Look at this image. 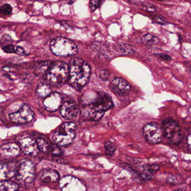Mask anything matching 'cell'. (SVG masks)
I'll return each instance as SVG.
<instances>
[{"mask_svg": "<svg viewBox=\"0 0 191 191\" xmlns=\"http://www.w3.org/2000/svg\"><path fill=\"white\" fill-rule=\"evenodd\" d=\"M34 114L29 106L24 104L19 110L11 113L8 117L12 122L19 124H28L33 120Z\"/></svg>", "mask_w": 191, "mask_h": 191, "instance_id": "obj_9", "label": "cell"}, {"mask_svg": "<svg viewBox=\"0 0 191 191\" xmlns=\"http://www.w3.org/2000/svg\"><path fill=\"white\" fill-rule=\"evenodd\" d=\"M36 94L40 98H46L52 93V89L48 83H40L36 88Z\"/></svg>", "mask_w": 191, "mask_h": 191, "instance_id": "obj_20", "label": "cell"}, {"mask_svg": "<svg viewBox=\"0 0 191 191\" xmlns=\"http://www.w3.org/2000/svg\"><path fill=\"white\" fill-rule=\"evenodd\" d=\"M78 127L75 123L65 122L59 126L53 134V140L58 146L67 147L75 138Z\"/></svg>", "mask_w": 191, "mask_h": 191, "instance_id": "obj_4", "label": "cell"}, {"mask_svg": "<svg viewBox=\"0 0 191 191\" xmlns=\"http://www.w3.org/2000/svg\"><path fill=\"white\" fill-rule=\"evenodd\" d=\"M17 179L22 184H29L34 180L35 167L29 160H22L17 166L16 175Z\"/></svg>", "mask_w": 191, "mask_h": 191, "instance_id": "obj_7", "label": "cell"}, {"mask_svg": "<svg viewBox=\"0 0 191 191\" xmlns=\"http://www.w3.org/2000/svg\"><path fill=\"white\" fill-rule=\"evenodd\" d=\"M143 133L145 140L150 144L159 143L164 138L162 127L156 122L146 124L143 128Z\"/></svg>", "mask_w": 191, "mask_h": 191, "instance_id": "obj_8", "label": "cell"}, {"mask_svg": "<svg viewBox=\"0 0 191 191\" xmlns=\"http://www.w3.org/2000/svg\"><path fill=\"white\" fill-rule=\"evenodd\" d=\"M109 87L113 93L118 97H125L129 94L131 87L123 78H113L110 81Z\"/></svg>", "mask_w": 191, "mask_h": 191, "instance_id": "obj_12", "label": "cell"}, {"mask_svg": "<svg viewBox=\"0 0 191 191\" xmlns=\"http://www.w3.org/2000/svg\"><path fill=\"white\" fill-rule=\"evenodd\" d=\"M15 53L21 56H26L28 54L26 53V52L25 51L24 49L22 48L20 46H16V52Z\"/></svg>", "mask_w": 191, "mask_h": 191, "instance_id": "obj_29", "label": "cell"}, {"mask_svg": "<svg viewBox=\"0 0 191 191\" xmlns=\"http://www.w3.org/2000/svg\"><path fill=\"white\" fill-rule=\"evenodd\" d=\"M159 56L160 57L163 59H165V60H167V61H169V60L171 59V58H170V57L169 55H168V54H159Z\"/></svg>", "mask_w": 191, "mask_h": 191, "instance_id": "obj_31", "label": "cell"}, {"mask_svg": "<svg viewBox=\"0 0 191 191\" xmlns=\"http://www.w3.org/2000/svg\"><path fill=\"white\" fill-rule=\"evenodd\" d=\"M19 188V185L17 183L10 180H2L0 182L1 191H17Z\"/></svg>", "mask_w": 191, "mask_h": 191, "instance_id": "obj_21", "label": "cell"}, {"mask_svg": "<svg viewBox=\"0 0 191 191\" xmlns=\"http://www.w3.org/2000/svg\"><path fill=\"white\" fill-rule=\"evenodd\" d=\"M153 19L158 24H165V22L164 20L161 18H160L159 16H155L154 17V18H153Z\"/></svg>", "mask_w": 191, "mask_h": 191, "instance_id": "obj_30", "label": "cell"}, {"mask_svg": "<svg viewBox=\"0 0 191 191\" xmlns=\"http://www.w3.org/2000/svg\"><path fill=\"white\" fill-rule=\"evenodd\" d=\"M17 166L14 162L0 163V180H9L15 176Z\"/></svg>", "mask_w": 191, "mask_h": 191, "instance_id": "obj_16", "label": "cell"}, {"mask_svg": "<svg viewBox=\"0 0 191 191\" xmlns=\"http://www.w3.org/2000/svg\"><path fill=\"white\" fill-rule=\"evenodd\" d=\"M59 185L62 191H83L87 189L83 181L71 175L62 178L59 181Z\"/></svg>", "mask_w": 191, "mask_h": 191, "instance_id": "obj_10", "label": "cell"}, {"mask_svg": "<svg viewBox=\"0 0 191 191\" xmlns=\"http://www.w3.org/2000/svg\"><path fill=\"white\" fill-rule=\"evenodd\" d=\"M164 137L168 143L178 145L182 140V131L177 122L172 118L165 119L162 124Z\"/></svg>", "mask_w": 191, "mask_h": 191, "instance_id": "obj_6", "label": "cell"}, {"mask_svg": "<svg viewBox=\"0 0 191 191\" xmlns=\"http://www.w3.org/2000/svg\"><path fill=\"white\" fill-rule=\"evenodd\" d=\"M3 50L7 53H15L16 46L13 44H9L3 47Z\"/></svg>", "mask_w": 191, "mask_h": 191, "instance_id": "obj_25", "label": "cell"}, {"mask_svg": "<svg viewBox=\"0 0 191 191\" xmlns=\"http://www.w3.org/2000/svg\"><path fill=\"white\" fill-rule=\"evenodd\" d=\"M36 141L39 150L55 155H60L62 154V150L56 143L49 142L42 138H38Z\"/></svg>", "mask_w": 191, "mask_h": 191, "instance_id": "obj_15", "label": "cell"}, {"mask_svg": "<svg viewBox=\"0 0 191 191\" xmlns=\"http://www.w3.org/2000/svg\"><path fill=\"white\" fill-rule=\"evenodd\" d=\"M18 143L20 148L25 154L30 156H36L39 153V148L37 141L33 137L24 136L19 138Z\"/></svg>", "mask_w": 191, "mask_h": 191, "instance_id": "obj_11", "label": "cell"}, {"mask_svg": "<svg viewBox=\"0 0 191 191\" xmlns=\"http://www.w3.org/2000/svg\"><path fill=\"white\" fill-rule=\"evenodd\" d=\"M68 83L77 90H81L88 83L90 76L89 65L80 58L75 57L69 62Z\"/></svg>", "mask_w": 191, "mask_h": 191, "instance_id": "obj_1", "label": "cell"}, {"mask_svg": "<svg viewBox=\"0 0 191 191\" xmlns=\"http://www.w3.org/2000/svg\"><path fill=\"white\" fill-rule=\"evenodd\" d=\"M20 151L19 146L15 143H7L0 147V154L6 158L18 156Z\"/></svg>", "mask_w": 191, "mask_h": 191, "instance_id": "obj_17", "label": "cell"}, {"mask_svg": "<svg viewBox=\"0 0 191 191\" xmlns=\"http://www.w3.org/2000/svg\"><path fill=\"white\" fill-rule=\"evenodd\" d=\"M98 75L100 78L102 79V80H107L109 77V72L108 70H100Z\"/></svg>", "mask_w": 191, "mask_h": 191, "instance_id": "obj_28", "label": "cell"}, {"mask_svg": "<svg viewBox=\"0 0 191 191\" xmlns=\"http://www.w3.org/2000/svg\"><path fill=\"white\" fill-rule=\"evenodd\" d=\"M63 103L62 95L57 92H52L45 98L43 102L44 109L50 112H54L58 110Z\"/></svg>", "mask_w": 191, "mask_h": 191, "instance_id": "obj_13", "label": "cell"}, {"mask_svg": "<svg viewBox=\"0 0 191 191\" xmlns=\"http://www.w3.org/2000/svg\"><path fill=\"white\" fill-rule=\"evenodd\" d=\"M114 49L116 52L121 54H132L135 52L134 48L127 43H117L114 46Z\"/></svg>", "mask_w": 191, "mask_h": 191, "instance_id": "obj_19", "label": "cell"}, {"mask_svg": "<svg viewBox=\"0 0 191 191\" xmlns=\"http://www.w3.org/2000/svg\"><path fill=\"white\" fill-rule=\"evenodd\" d=\"M143 8L145 10L150 12V13H155L156 8L155 6L150 3H145L143 5Z\"/></svg>", "mask_w": 191, "mask_h": 191, "instance_id": "obj_27", "label": "cell"}, {"mask_svg": "<svg viewBox=\"0 0 191 191\" xmlns=\"http://www.w3.org/2000/svg\"><path fill=\"white\" fill-rule=\"evenodd\" d=\"M188 147L189 148H190V146H191V144H190V142H191V136H190V135H189L188 137Z\"/></svg>", "mask_w": 191, "mask_h": 191, "instance_id": "obj_33", "label": "cell"}, {"mask_svg": "<svg viewBox=\"0 0 191 191\" xmlns=\"http://www.w3.org/2000/svg\"><path fill=\"white\" fill-rule=\"evenodd\" d=\"M103 0H92L90 3V8L92 12H94L99 7Z\"/></svg>", "mask_w": 191, "mask_h": 191, "instance_id": "obj_26", "label": "cell"}, {"mask_svg": "<svg viewBox=\"0 0 191 191\" xmlns=\"http://www.w3.org/2000/svg\"><path fill=\"white\" fill-rule=\"evenodd\" d=\"M59 174L55 170L46 169L41 174V179L44 182H56L59 180Z\"/></svg>", "mask_w": 191, "mask_h": 191, "instance_id": "obj_18", "label": "cell"}, {"mask_svg": "<svg viewBox=\"0 0 191 191\" xmlns=\"http://www.w3.org/2000/svg\"><path fill=\"white\" fill-rule=\"evenodd\" d=\"M105 153L107 155H112L116 150V146L111 141H108L105 143Z\"/></svg>", "mask_w": 191, "mask_h": 191, "instance_id": "obj_23", "label": "cell"}, {"mask_svg": "<svg viewBox=\"0 0 191 191\" xmlns=\"http://www.w3.org/2000/svg\"><path fill=\"white\" fill-rule=\"evenodd\" d=\"M112 100L110 97L104 93H99L95 94L93 99H90L89 102L83 103L85 113L88 118L98 121L102 118L107 110L112 108Z\"/></svg>", "mask_w": 191, "mask_h": 191, "instance_id": "obj_2", "label": "cell"}, {"mask_svg": "<svg viewBox=\"0 0 191 191\" xmlns=\"http://www.w3.org/2000/svg\"><path fill=\"white\" fill-rule=\"evenodd\" d=\"M69 68L65 62L56 61L51 63L45 73V80L49 85L58 86L64 83L68 78Z\"/></svg>", "mask_w": 191, "mask_h": 191, "instance_id": "obj_3", "label": "cell"}, {"mask_svg": "<svg viewBox=\"0 0 191 191\" xmlns=\"http://www.w3.org/2000/svg\"><path fill=\"white\" fill-rule=\"evenodd\" d=\"M158 1H165V0H158Z\"/></svg>", "mask_w": 191, "mask_h": 191, "instance_id": "obj_34", "label": "cell"}, {"mask_svg": "<svg viewBox=\"0 0 191 191\" xmlns=\"http://www.w3.org/2000/svg\"><path fill=\"white\" fill-rule=\"evenodd\" d=\"M141 42L143 43L147 44V45H150L152 46L153 44H156L157 43L159 42V39L157 38L155 36L148 34L145 35L141 39Z\"/></svg>", "mask_w": 191, "mask_h": 191, "instance_id": "obj_22", "label": "cell"}, {"mask_svg": "<svg viewBox=\"0 0 191 191\" xmlns=\"http://www.w3.org/2000/svg\"><path fill=\"white\" fill-rule=\"evenodd\" d=\"M13 10L12 6L8 3L3 4L0 7V13L5 15H9L11 14Z\"/></svg>", "mask_w": 191, "mask_h": 191, "instance_id": "obj_24", "label": "cell"}, {"mask_svg": "<svg viewBox=\"0 0 191 191\" xmlns=\"http://www.w3.org/2000/svg\"><path fill=\"white\" fill-rule=\"evenodd\" d=\"M50 50L57 56H72L78 52V48L75 43L68 38L58 37L50 43Z\"/></svg>", "mask_w": 191, "mask_h": 191, "instance_id": "obj_5", "label": "cell"}, {"mask_svg": "<svg viewBox=\"0 0 191 191\" xmlns=\"http://www.w3.org/2000/svg\"><path fill=\"white\" fill-rule=\"evenodd\" d=\"M59 109L61 116L68 119L76 118L78 116L80 110L78 105L72 101L63 102Z\"/></svg>", "mask_w": 191, "mask_h": 191, "instance_id": "obj_14", "label": "cell"}, {"mask_svg": "<svg viewBox=\"0 0 191 191\" xmlns=\"http://www.w3.org/2000/svg\"><path fill=\"white\" fill-rule=\"evenodd\" d=\"M127 1L131 3H140L143 2L144 0H127Z\"/></svg>", "mask_w": 191, "mask_h": 191, "instance_id": "obj_32", "label": "cell"}]
</instances>
